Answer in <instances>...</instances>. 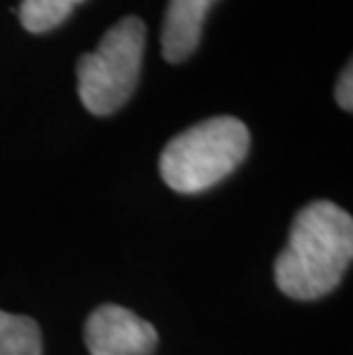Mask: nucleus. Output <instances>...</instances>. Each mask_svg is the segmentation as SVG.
I'll use <instances>...</instances> for the list:
<instances>
[{
  "label": "nucleus",
  "instance_id": "1",
  "mask_svg": "<svg viewBox=\"0 0 353 355\" xmlns=\"http://www.w3.org/2000/svg\"><path fill=\"white\" fill-rule=\"evenodd\" d=\"M353 257V220L333 202H312L296 214L275 259V284L294 300H317L342 282Z\"/></svg>",
  "mask_w": 353,
  "mask_h": 355
},
{
  "label": "nucleus",
  "instance_id": "2",
  "mask_svg": "<svg viewBox=\"0 0 353 355\" xmlns=\"http://www.w3.org/2000/svg\"><path fill=\"white\" fill-rule=\"evenodd\" d=\"M250 149V131L232 115L209 117L177 133L159 158L163 181L172 191L205 193L243 163Z\"/></svg>",
  "mask_w": 353,
  "mask_h": 355
},
{
  "label": "nucleus",
  "instance_id": "3",
  "mask_svg": "<svg viewBox=\"0 0 353 355\" xmlns=\"http://www.w3.org/2000/svg\"><path fill=\"white\" fill-rule=\"evenodd\" d=\"M145 37L147 28L138 17H124L101 37L92 53L78 58V96L92 115H112L136 92Z\"/></svg>",
  "mask_w": 353,
  "mask_h": 355
},
{
  "label": "nucleus",
  "instance_id": "4",
  "mask_svg": "<svg viewBox=\"0 0 353 355\" xmlns=\"http://www.w3.org/2000/svg\"><path fill=\"white\" fill-rule=\"evenodd\" d=\"M89 355H154L159 332L122 305H99L85 321Z\"/></svg>",
  "mask_w": 353,
  "mask_h": 355
},
{
  "label": "nucleus",
  "instance_id": "5",
  "mask_svg": "<svg viewBox=\"0 0 353 355\" xmlns=\"http://www.w3.org/2000/svg\"><path fill=\"white\" fill-rule=\"evenodd\" d=\"M218 0H168L163 19V58L170 64L189 60L200 46L202 26Z\"/></svg>",
  "mask_w": 353,
  "mask_h": 355
},
{
  "label": "nucleus",
  "instance_id": "6",
  "mask_svg": "<svg viewBox=\"0 0 353 355\" xmlns=\"http://www.w3.org/2000/svg\"><path fill=\"white\" fill-rule=\"evenodd\" d=\"M0 355H42V330L24 314L0 309Z\"/></svg>",
  "mask_w": 353,
  "mask_h": 355
},
{
  "label": "nucleus",
  "instance_id": "7",
  "mask_svg": "<svg viewBox=\"0 0 353 355\" xmlns=\"http://www.w3.org/2000/svg\"><path fill=\"white\" fill-rule=\"evenodd\" d=\"M85 3V0H21L19 19L28 33H49L69 19L74 7Z\"/></svg>",
  "mask_w": 353,
  "mask_h": 355
},
{
  "label": "nucleus",
  "instance_id": "8",
  "mask_svg": "<svg viewBox=\"0 0 353 355\" xmlns=\"http://www.w3.org/2000/svg\"><path fill=\"white\" fill-rule=\"evenodd\" d=\"M353 64L349 62L344 67V71L340 73V78H337V85H335V99H337V105H340L342 110L351 112L353 110Z\"/></svg>",
  "mask_w": 353,
  "mask_h": 355
}]
</instances>
